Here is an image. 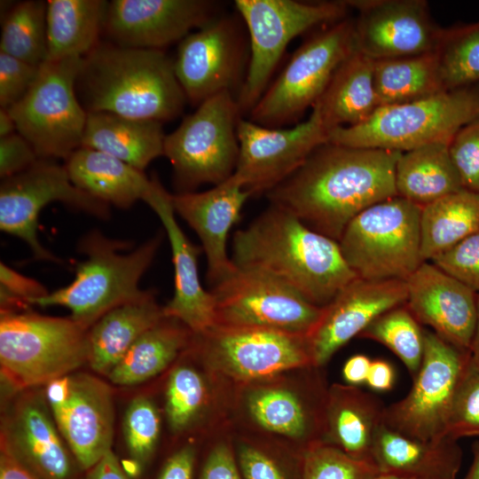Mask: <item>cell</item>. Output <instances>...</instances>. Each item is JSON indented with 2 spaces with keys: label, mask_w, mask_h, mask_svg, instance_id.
Masks as SVG:
<instances>
[{
  "label": "cell",
  "mask_w": 479,
  "mask_h": 479,
  "mask_svg": "<svg viewBox=\"0 0 479 479\" xmlns=\"http://www.w3.org/2000/svg\"><path fill=\"white\" fill-rule=\"evenodd\" d=\"M400 153L326 142L266 195L271 204L338 241L359 213L397 196L395 169Z\"/></svg>",
  "instance_id": "obj_1"
},
{
  "label": "cell",
  "mask_w": 479,
  "mask_h": 479,
  "mask_svg": "<svg viewBox=\"0 0 479 479\" xmlns=\"http://www.w3.org/2000/svg\"><path fill=\"white\" fill-rule=\"evenodd\" d=\"M234 264L265 272L324 307L357 278L338 241L305 225L287 210L271 204L232 241Z\"/></svg>",
  "instance_id": "obj_2"
},
{
  "label": "cell",
  "mask_w": 479,
  "mask_h": 479,
  "mask_svg": "<svg viewBox=\"0 0 479 479\" xmlns=\"http://www.w3.org/2000/svg\"><path fill=\"white\" fill-rule=\"evenodd\" d=\"M76 95L87 113L106 112L163 122L187 101L172 60L162 50L98 43L82 62Z\"/></svg>",
  "instance_id": "obj_3"
},
{
  "label": "cell",
  "mask_w": 479,
  "mask_h": 479,
  "mask_svg": "<svg viewBox=\"0 0 479 479\" xmlns=\"http://www.w3.org/2000/svg\"><path fill=\"white\" fill-rule=\"evenodd\" d=\"M323 368L302 366L232 385L231 427L300 452L322 442L330 386Z\"/></svg>",
  "instance_id": "obj_4"
},
{
  "label": "cell",
  "mask_w": 479,
  "mask_h": 479,
  "mask_svg": "<svg viewBox=\"0 0 479 479\" xmlns=\"http://www.w3.org/2000/svg\"><path fill=\"white\" fill-rule=\"evenodd\" d=\"M163 236L159 233L128 254L125 241L105 237L98 231L86 234L80 251L86 256L77 264L67 287L35 299L31 305L63 306L71 318L89 330L101 317L122 304L145 297L149 291L139 281L151 265Z\"/></svg>",
  "instance_id": "obj_5"
},
{
  "label": "cell",
  "mask_w": 479,
  "mask_h": 479,
  "mask_svg": "<svg viewBox=\"0 0 479 479\" xmlns=\"http://www.w3.org/2000/svg\"><path fill=\"white\" fill-rule=\"evenodd\" d=\"M88 361V330L71 318L1 312V375L12 389L46 386Z\"/></svg>",
  "instance_id": "obj_6"
},
{
  "label": "cell",
  "mask_w": 479,
  "mask_h": 479,
  "mask_svg": "<svg viewBox=\"0 0 479 479\" xmlns=\"http://www.w3.org/2000/svg\"><path fill=\"white\" fill-rule=\"evenodd\" d=\"M478 115L479 88L470 86L380 106L362 123L330 130L328 142L402 153L430 143H450L462 126Z\"/></svg>",
  "instance_id": "obj_7"
},
{
  "label": "cell",
  "mask_w": 479,
  "mask_h": 479,
  "mask_svg": "<svg viewBox=\"0 0 479 479\" xmlns=\"http://www.w3.org/2000/svg\"><path fill=\"white\" fill-rule=\"evenodd\" d=\"M421 207L395 196L355 216L338 240L349 267L363 279L405 280L423 263Z\"/></svg>",
  "instance_id": "obj_8"
},
{
  "label": "cell",
  "mask_w": 479,
  "mask_h": 479,
  "mask_svg": "<svg viewBox=\"0 0 479 479\" xmlns=\"http://www.w3.org/2000/svg\"><path fill=\"white\" fill-rule=\"evenodd\" d=\"M235 6L249 34L247 70L237 102L240 113H250L267 90L272 73L288 43L322 24L342 19L345 1L236 0Z\"/></svg>",
  "instance_id": "obj_9"
},
{
  "label": "cell",
  "mask_w": 479,
  "mask_h": 479,
  "mask_svg": "<svg viewBox=\"0 0 479 479\" xmlns=\"http://www.w3.org/2000/svg\"><path fill=\"white\" fill-rule=\"evenodd\" d=\"M82 62L81 57L46 60L26 95L8 109L40 159L66 160L82 146L87 112L75 91Z\"/></svg>",
  "instance_id": "obj_10"
},
{
  "label": "cell",
  "mask_w": 479,
  "mask_h": 479,
  "mask_svg": "<svg viewBox=\"0 0 479 479\" xmlns=\"http://www.w3.org/2000/svg\"><path fill=\"white\" fill-rule=\"evenodd\" d=\"M356 50L354 20L342 19L304 42L250 111L267 128L294 122L319 100L340 65Z\"/></svg>",
  "instance_id": "obj_11"
},
{
  "label": "cell",
  "mask_w": 479,
  "mask_h": 479,
  "mask_svg": "<svg viewBox=\"0 0 479 479\" xmlns=\"http://www.w3.org/2000/svg\"><path fill=\"white\" fill-rule=\"evenodd\" d=\"M240 110L231 91L200 104L165 137L164 154L170 161L181 192L202 184L217 185L231 177L239 157L237 135Z\"/></svg>",
  "instance_id": "obj_12"
},
{
  "label": "cell",
  "mask_w": 479,
  "mask_h": 479,
  "mask_svg": "<svg viewBox=\"0 0 479 479\" xmlns=\"http://www.w3.org/2000/svg\"><path fill=\"white\" fill-rule=\"evenodd\" d=\"M190 349L232 385L315 365L307 335L263 327L214 325L193 334Z\"/></svg>",
  "instance_id": "obj_13"
},
{
  "label": "cell",
  "mask_w": 479,
  "mask_h": 479,
  "mask_svg": "<svg viewBox=\"0 0 479 479\" xmlns=\"http://www.w3.org/2000/svg\"><path fill=\"white\" fill-rule=\"evenodd\" d=\"M215 325L253 326L308 335L318 323V307L278 279L236 266L210 291Z\"/></svg>",
  "instance_id": "obj_14"
},
{
  "label": "cell",
  "mask_w": 479,
  "mask_h": 479,
  "mask_svg": "<svg viewBox=\"0 0 479 479\" xmlns=\"http://www.w3.org/2000/svg\"><path fill=\"white\" fill-rule=\"evenodd\" d=\"M469 356L424 330L422 361L412 386L404 397L385 407L383 423L422 441L446 438L452 397Z\"/></svg>",
  "instance_id": "obj_15"
},
{
  "label": "cell",
  "mask_w": 479,
  "mask_h": 479,
  "mask_svg": "<svg viewBox=\"0 0 479 479\" xmlns=\"http://www.w3.org/2000/svg\"><path fill=\"white\" fill-rule=\"evenodd\" d=\"M54 201L102 219L110 216L108 204L75 185L65 165L49 159H39L27 170L2 180L1 230L25 241L35 258L59 262L37 235L39 214Z\"/></svg>",
  "instance_id": "obj_16"
},
{
  "label": "cell",
  "mask_w": 479,
  "mask_h": 479,
  "mask_svg": "<svg viewBox=\"0 0 479 479\" xmlns=\"http://www.w3.org/2000/svg\"><path fill=\"white\" fill-rule=\"evenodd\" d=\"M328 134L317 106L306 121L287 129L267 128L240 118L239 157L232 177L251 196L267 193L328 142Z\"/></svg>",
  "instance_id": "obj_17"
},
{
  "label": "cell",
  "mask_w": 479,
  "mask_h": 479,
  "mask_svg": "<svg viewBox=\"0 0 479 479\" xmlns=\"http://www.w3.org/2000/svg\"><path fill=\"white\" fill-rule=\"evenodd\" d=\"M44 394L76 463L90 469L111 450L114 415L110 387L93 375L73 373L48 383Z\"/></svg>",
  "instance_id": "obj_18"
},
{
  "label": "cell",
  "mask_w": 479,
  "mask_h": 479,
  "mask_svg": "<svg viewBox=\"0 0 479 479\" xmlns=\"http://www.w3.org/2000/svg\"><path fill=\"white\" fill-rule=\"evenodd\" d=\"M356 49L373 60L436 51L444 28L432 20L424 0H350Z\"/></svg>",
  "instance_id": "obj_19"
},
{
  "label": "cell",
  "mask_w": 479,
  "mask_h": 479,
  "mask_svg": "<svg viewBox=\"0 0 479 479\" xmlns=\"http://www.w3.org/2000/svg\"><path fill=\"white\" fill-rule=\"evenodd\" d=\"M244 64L240 33L230 18L216 17L186 35L174 59L187 101L197 106L238 83Z\"/></svg>",
  "instance_id": "obj_20"
},
{
  "label": "cell",
  "mask_w": 479,
  "mask_h": 479,
  "mask_svg": "<svg viewBox=\"0 0 479 479\" xmlns=\"http://www.w3.org/2000/svg\"><path fill=\"white\" fill-rule=\"evenodd\" d=\"M217 17V4L205 0H113L104 29L114 43L161 50Z\"/></svg>",
  "instance_id": "obj_21"
},
{
  "label": "cell",
  "mask_w": 479,
  "mask_h": 479,
  "mask_svg": "<svg viewBox=\"0 0 479 479\" xmlns=\"http://www.w3.org/2000/svg\"><path fill=\"white\" fill-rule=\"evenodd\" d=\"M405 280H368L356 278L323 307L307 335L313 363L324 367L334 353L359 334L381 314L404 304Z\"/></svg>",
  "instance_id": "obj_22"
},
{
  "label": "cell",
  "mask_w": 479,
  "mask_h": 479,
  "mask_svg": "<svg viewBox=\"0 0 479 479\" xmlns=\"http://www.w3.org/2000/svg\"><path fill=\"white\" fill-rule=\"evenodd\" d=\"M32 389L22 390L6 412L1 442L38 479H72L74 456L45 394Z\"/></svg>",
  "instance_id": "obj_23"
},
{
  "label": "cell",
  "mask_w": 479,
  "mask_h": 479,
  "mask_svg": "<svg viewBox=\"0 0 479 479\" xmlns=\"http://www.w3.org/2000/svg\"><path fill=\"white\" fill-rule=\"evenodd\" d=\"M405 282V304L418 322L453 347L469 351L477 294L432 262H423Z\"/></svg>",
  "instance_id": "obj_24"
},
{
  "label": "cell",
  "mask_w": 479,
  "mask_h": 479,
  "mask_svg": "<svg viewBox=\"0 0 479 479\" xmlns=\"http://www.w3.org/2000/svg\"><path fill=\"white\" fill-rule=\"evenodd\" d=\"M190 348V347H189ZM189 359L169 372L164 394L168 427L175 436L202 428L210 437L230 426L232 384L209 370L188 349Z\"/></svg>",
  "instance_id": "obj_25"
},
{
  "label": "cell",
  "mask_w": 479,
  "mask_h": 479,
  "mask_svg": "<svg viewBox=\"0 0 479 479\" xmlns=\"http://www.w3.org/2000/svg\"><path fill=\"white\" fill-rule=\"evenodd\" d=\"M172 194L161 183L153 186L144 200L157 214L168 234L174 264V294L163 306L166 317L185 324L193 334H200L216 323V303L210 291L200 284L198 271L200 248L194 246L179 226L172 206Z\"/></svg>",
  "instance_id": "obj_26"
},
{
  "label": "cell",
  "mask_w": 479,
  "mask_h": 479,
  "mask_svg": "<svg viewBox=\"0 0 479 479\" xmlns=\"http://www.w3.org/2000/svg\"><path fill=\"white\" fill-rule=\"evenodd\" d=\"M251 194L232 176L212 189L172 194L175 213L197 233L207 257L208 279L214 286L236 267L227 254V240Z\"/></svg>",
  "instance_id": "obj_27"
},
{
  "label": "cell",
  "mask_w": 479,
  "mask_h": 479,
  "mask_svg": "<svg viewBox=\"0 0 479 479\" xmlns=\"http://www.w3.org/2000/svg\"><path fill=\"white\" fill-rule=\"evenodd\" d=\"M457 440L422 441L403 435L383 422L374 436L372 460L380 474L418 479H455L462 464Z\"/></svg>",
  "instance_id": "obj_28"
},
{
  "label": "cell",
  "mask_w": 479,
  "mask_h": 479,
  "mask_svg": "<svg viewBox=\"0 0 479 479\" xmlns=\"http://www.w3.org/2000/svg\"><path fill=\"white\" fill-rule=\"evenodd\" d=\"M385 407L380 398L358 386L333 383L328 389L322 442L354 459L372 460Z\"/></svg>",
  "instance_id": "obj_29"
},
{
  "label": "cell",
  "mask_w": 479,
  "mask_h": 479,
  "mask_svg": "<svg viewBox=\"0 0 479 479\" xmlns=\"http://www.w3.org/2000/svg\"><path fill=\"white\" fill-rule=\"evenodd\" d=\"M70 179L92 197L121 208L145 200L153 186L144 171L106 153L81 146L66 160Z\"/></svg>",
  "instance_id": "obj_30"
},
{
  "label": "cell",
  "mask_w": 479,
  "mask_h": 479,
  "mask_svg": "<svg viewBox=\"0 0 479 479\" xmlns=\"http://www.w3.org/2000/svg\"><path fill=\"white\" fill-rule=\"evenodd\" d=\"M162 123L106 112L87 113L82 146L110 154L144 171L164 154Z\"/></svg>",
  "instance_id": "obj_31"
},
{
  "label": "cell",
  "mask_w": 479,
  "mask_h": 479,
  "mask_svg": "<svg viewBox=\"0 0 479 479\" xmlns=\"http://www.w3.org/2000/svg\"><path fill=\"white\" fill-rule=\"evenodd\" d=\"M164 317L152 291L106 313L88 330L92 370L108 375L135 342Z\"/></svg>",
  "instance_id": "obj_32"
},
{
  "label": "cell",
  "mask_w": 479,
  "mask_h": 479,
  "mask_svg": "<svg viewBox=\"0 0 479 479\" xmlns=\"http://www.w3.org/2000/svg\"><path fill=\"white\" fill-rule=\"evenodd\" d=\"M373 66V59L356 49L337 68L315 105L329 130L362 123L379 108Z\"/></svg>",
  "instance_id": "obj_33"
},
{
  "label": "cell",
  "mask_w": 479,
  "mask_h": 479,
  "mask_svg": "<svg viewBox=\"0 0 479 479\" xmlns=\"http://www.w3.org/2000/svg\"><path fill=\"white\" fill-rule=\"evenodd\" d=\"M193 333L177 318L164 317L144 333L107 375L117 385L148 381L172 366L189 349Z\"/></svg>",
  "instance_id": "obj_34"
},
{
  "label": "cell",
  "mask_w": 479,
  "mask_h": 479,
  "mask_svg": "<svg viewBox=\"0 0 479 479\" xmlns=\"http://www.w3.org/2000/svg\"><path fill=\"white\" fill-rule=\"evenodd\" d=\"M448 142L402 152L395 169L397 194L421 208L463 189Z\"/></svg>",
  "instance_id": "obj_35"
},
{
  "label": "cell",
  "mask_w": 479,
  "mask_h": 479,
  "mask_svg": "<svg viewBox=\"0 0 479 479\" xmlns=\"http://www.w3.org/2000/svg\"><path fill=\"white\" fill-rule=\"evenodd\" d=\"M107 4L102 0L47 1L46 60L89 54L99 43Z\"/></svg>",
  "instance_id": "obj_36"
},
{
  "label": "cell",
  "mask_w": 479,
  "mask_h": 479,
  "mask_svg": "<svg viewBox=\"0 0 479 479\" xmlns=\"http://www.w3.org/2000/svg\"><path fill=\"white\" fill-rule=\"evenodd\" d=\"M420 256L430 262L479 232V193L461 189L421 208Z\"/></svg>",
  "instance_id": "obj_37"
},
{
  "label": "cell",
  "mask_w": 479,
  "mask_h": 479,
  "mask_svg": "<svg viewBox=\"0 0 479 479\" xmlns=\"http://www.w3.org/2000/svg\"><path fill=\"white\" fill-rule=\"evenodd\" d=\"M373 84L380 106L412 102L443 91L436 51L374 60Z\"/></svg>",
  "instance_id": "obj_38"
},
{
  "label": "cell",
  "mask_w": 479,
  "mask_h": 479,
  "mask_svg": "<svg viewBox=\"0 0 479 479\" xmlns=\"http://www.w3.org/2000/svg\"><path fill=\"white\" fill-rule=\"evenodd\" d=\"M232 436L244 479H302L303 452L270 437L232 428Z\"/></svg>",
  "instance_id": "obj_39"
},
{
  "label": "cell",
  "mask_w": 479,
  "mask_h": 479,
  "mask_svg": "<svg viewBox=\"0 0 479 479\" xmlns=\"http://www.w3.org/2000/svg\"><path fill=\"white\" fill-rule=\"evenodd\" d=\"M47 2L28 0L16 4L2 24L0 51L34 66L47 59Z\"/></svg>",
  "instance_id": "obj_40"
},
{
  "label": "cell",
  "mask_w": 479,
  "mask_h": 479,
  "mask_svg": "<svg viewBox=\"0 0 479 479\" xmlns=\"http://www.w3.org/2000/svg\"><path fill=\"white\" fill-rule=\"evenodd\" d=\"M420 326L404 303L381 314L358 337L388 348L413 379L420 367L424 350V329Z\"/></svg>",
  "instance_id": "obj_41"
},
{
  "label": "cell",
  "mask_w": 479,
  "mask_h": 479,
  "mask_svg": "<svg viewBox=\"0 0 479 479\" xmlns=\"http://www.w3.org/2000/svg\"><path fill=\"white\" fill-rule=\"evenodd\" d=\"M436 51L444 90L479 82V20L444 28Z\"/></svg>",
  "instance_id": "obj_42"
},
{
  "label": "cell",
  "mask_w": 479,
  "mask_h": 479,
  "mask_svg": "<svg viewBox=\"0 0 479 479\" xmlns=\"http://www.w3.org/2000/svg\"><path fill=\"white\" fill-rule=\"evenodd\" d=\"M379 474L372 460L354 459L325 442L303 452L302 479H376Z\"/></svg>",
  "instance_id": "obj_43"
},
{
  "label": "cell",
  "mask_w": 479,
  "mask_h": 479,
  "mask_svg": "<svg viewBox=\"0 0 479 479\" xmlns=\"http://www.w3.org/2000/svg\"><path fill=\"white\" fill-rule=\"evenodd\" d=\"M161 418L155 403L145 396L134 398L123 420V434L129 453L139 465L153 457L161 435Z\"/></svg>",
  "instance_id": "obj_44"
},
{
  "label": "cell",
  "mask_w": 479,
  "mask_h": 479,
  "mask_svg": "<svg viewBox=\"0 0 479 479\" xmlns=\"http://www.w3.org/2000/svg\"><path fill=\"white\" fill-rule=\"evenodd\" d=\"M466 436H479V366L470 356L456 387L446 427V437L458 441Z\"/></svg>",
  "instance_id": "obj_45"
},
{
  "label": "cell",
  "mask_w": 479,
  "mask_h": 479,
  "mask_svg": "<svg viewBox=\"0 0 479 479\" xmlns=\"http://www.w3.org/2000/svg\"><path fill=\"white\" fill-rule=\"evenodd\" d=\"M449 153L463 188L479 193V115L455 133Z\"/></svg>",
  "instance_id": "obj_46"
},
{
  "label": "cell",
  "mask_w": 479,
  "mask_h": 479,
  "mask_svg": "<svg viewBox=\"0 0 479 479\" xmlns=\"http://www.w3.org/2000/svg\"><path fill=\"white\" fill-rule=\"evenodd\" d=\"M430 262L479 294V232Z\"/></svg>",
  "instance_id": "obj_47"
},
{
  "label": "cell",
  "mask_w": 479,
  "mask_h": 479,
  "mask_svg": "<svg viewBox=\"0 0 479 479\" xmlns=\"http://www.w3.org/2000/svg\"><path fill=\"white\" fill-rule=\"evenodd\" d=\"M209 439L197 479H244L235 456L231 425Z\"/></svg>",
  "instance_id": "obj_48"
},
{
  "label": "cell",
  "mask_w": 479,
  "mask_h": 479,
  "mask_svg": "<svg viewBox=\"0 0 479 479\" xmlns=\"http://www.w3.org/2000/svg\"><path fill=\"white\" fill-rule=\"evenodd\" d=\"M39 67L0 51L1 108H11L26 95L36 79Z\"/></svg>",
  "instance_id": "obj_49"
},
{
  "label": "cell",
  "mask_w": 479,
  "mask_h": 479,
  "mask_svg": "<svg viewBox=\"0 0 479 479\" xmlns=\"http://www.w3.org/2000/svg\"><path fill=\"white\" fill-rule=\"evenodd\" d=\"M31 144L15 132L0 137V177L9 178L32 167L38 160Z\"/></svg>",
  "instance_id": "obj_50"
},
{
  "label": "cell",
  "mask_w": 479,
  "mask_h": 479,
  "mask_svg": "<svg viewBox=\"0 0 479 479\" xmlns=\"http://www.w3.org/2000/svg\"><path fill=\"white\" fill-rule=\"evenodd\" d=\"M0 290L24 301L28 305H31L34 300L49 294L40 282L19 273L3 262L0 263Z\"/></svg>",
  "instance_id": "obj_51"
},
{
  "label": "cell",
  "mask_w": 479,
  "mask_h": 479,
  "mask_svg": "<svg viewBox=\"0 0 479 479\" xmlns=\"http://www.w3.org/2000/svg\"><path fill=\"white\" fill-rule=\"evenodd\" d=\"M197 461V446L186 443L168 457L157 479H195Z\"/></svg>",
  "instance_id": "obj_52"
},
{
  "label": "cell",
  "mask_w": 479,
  "mask_h": 479,
  "mask_svg": "<svg viewBox=\"0 0 479 479\" xmlns=\"http://www.w3.org/2000/svg\"><path fill=\"white\" fill-rule=\"evenodd\" d=\"M395 370L392 365L384 359L371 361L365 384L376 391L390 390L395 383Z\"/></svg>",
  "instance_id": "obj_53"
},
{
  "label": "cell",
  "mask_w": 479,
  "mask_h": 479,
  "mask_svg": "<svg viewBox=\"0 0 479 479\" xmlns=\"http://www.w3.org/2000/svg\"><path fill=\"white\" fill-rule=\"evenodd\" d=\"M86 479H129L117 457L110 450L90 469Z\"/></svg>",
  "instance_id": "obj_54"
},
{
  "label": "cell",
  "mask_w": 479,
  "mask_h": 479,
  "mask_svg": "<svg viewBox=\"0 0 479 479\" xmlns=\"http://www.w3.org/2000/svg\"><path fill=\"white\" fill-rule=\"evenodd\" d=\"M0 479H38L27 469L13 455L12 451L1 442Z\"/></svg>",
  "instance_id": "obj_55"
},
{
  "label": "cell",
  "mask_w": 479,
  "mask_h": 479,
  "mask_svg": "<svg viewBox=\"0 0 479 479\" xmlns=\"http://www.w3.org/2000/svg\"><path fill=\"white\" fill-rule=\"evenodd\" d=\"M371 359L362 354L350 357L342 367V377L347 384L359 386L365 383Z\"/></svg>",
  "instance_id": "obj_56"
},
{
  "label": "cell",
  "mask_w": 479,
  "mask_h": 479,
  "mask_svg": "<svg viewBox=\"0 0 479 479\" xmlns=\"http://www.w3.org/2000/svg\"><path fill=\"white\" fill-rule=\"evenodd\" d=\"M17 132L15 122L8 109H0V137Z\"/></svg>",
  "instance_id": "obj_57"
},
{
  "label": "cell",
  "mask_w": 479,
  "mask_h": 479,
  "mask_svg": "<svg viewBox=\"0 0 479 479\" xmlns=\"http://www.w3.org/2000/svg\"><path fill=\"white\" fill-rule=\"evenodd\" d=\"M469 354L473 361L479 366V294H477V316Z\"/></svg>",
  "instance_id": "obj_58"
},
{
  "label": "cell",
  "mask_w": 479,
  "mask_h": 479,
  "mask_svg": "<svg viewBox=\"0 0 479 479\" xmlns=\"http://www.w3.org/2000/svg\"><path fill=\"white\" fill-rule=\"evenodd\" d=\"M472 463L462 479H479V441L472 445Z\"/></svg>",
  "instance_id": "obj_59"
},
{
  "label": "cell",
  "mask_w": 479,
  "mask_h": 479,
  "mask_svg": "<svg viewBox=\"0 0 479 479\" xmlns=\"http://www.w3.org/2000/svg\"><path fill=\"white\" fill-rule=\"evenodd\" d=\"M376 479H418V478L406 477V476H401V475H389V474H379Z\"/></svg>",
  "instance_id": "obj_60"
}]
</instances>
